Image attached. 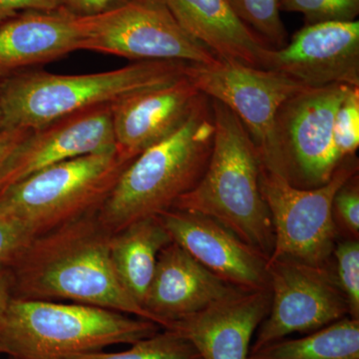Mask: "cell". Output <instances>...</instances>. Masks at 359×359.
I'll use <instances>...</instances> for the list:
<instances>
[{"label": "cell", "instance_id": "obj_5", "mask_svg": "<svg viewBox=\"0 0 359 359\" xmlns=\"http://www.w3.org/2000/svg\"><path fill=\"white\" fill-rule=\"evenodd\" d=\"M163 330L157 323L80 304L13 297L0 318V355L69 359L131 344Z\"/></svg>", "mask_w": 359, "mask_h": 359}, {"label": "cell", "instance_id": "obj_13", "mask_svg": "<svg viewBox=\"0 0 359 359\" xmlns=\"http://www.w3.org/2000/svg\"><path fill=\"white\" fill-rule=\"evenodd\" d=\"M116 149L111 104L30 130L0 171V191L45 168Z\"/></svg>", "mask_w": 359, "mask_h": 359}, {"label": "cell", "instance_id": "obj_10", "mask_svg": "<svg viewBox=\"0 0 359 359\" xmlns=\"http://www.w3.org/2000/svg\"><path fill=\"white\" fill-rule=\"evenodd\" d=\"M271 309L257 330L250 351L285 339L311 334L349 316L348 306L332 266H308L269 259Z\"/></svg>", "mask_w": 359, "mask_h": 359}, {"label": "cell", "instance_id": "obj_29", "mask_svg": "<svg viewBox=\"0 0 359 359\" xmlns=\"http://www.w3.org/2000/svg\"><path fill=\"white\" fill-rule=\"evenodd\" d=\"M62 0H0V26L27 11H54Z\"/></svg>", "mask_w": 359, "mask_h": 359}, {"label": "cell", "instance_id": "obj_22", "mask_svg": "<svg viewBox=\"0 0 359 359\" xmlns=\"http://www.w3.org/2000/svg\"><path fill=\"white\" fill-rule=\"evenodd\" d=\"M120 353L102 351L79 354L69 359H203L186 337L173 330H165L131 344Z\"/></svg>", "mask_w": 359, "mask_h": 359}, {"label": "cell", "instance_id": "obj_28", "mask_svg": "<svg viewBox=\"0 0 359 359\" xmlns=\"http://www.w3.org/2000/svg\"><path fill=\"white\" fill-rule=\"evenodd\" d=\"M29 231L0 212V269H11L33 240Z\"/></svg>", "mask_w": 359, "mask_h": 359}, {"label": "cell", "instance_id": "obj_12", "mask_svg": "<svg viewBox=\"0 0 359 359\" xmlns=\"http://www.w3.org/2000/svg\"><path fill=\"white\" fill-rule=\"evenodd\" d=\"M264 70L287 75L306 87H359V22L304 25L290 43L271 48Z\"/></svg>", "mask_w": 359, "mask_h": 359}, {"label": "cell", "instance_id": "obj_34", "mask_svg": "<svg viewBox=\"0 0 359 359\" xmlns=\"http://www.w3.org/2000/svg\"><path fill=\"white\" fill-rule=\"evenodd\" d=\"M7 359H14V358H7Z\"/></svg>", "mask_w": 359, "mask_h": 359}, {"label": "cell", "instance_id": "obj_7", "mask_svg": "<svg viewBox=\"0 0 359 359\" xmlns=\"http://www.w3.org/2000/svg\"><path fill=\"white\" fill-rule=\"evenodd\" d=\"M351 87H309L287 99L276 113L271 151L262 164L302 190L328 183L344 160L335 147L334 129Z\"/></svg>", "mask_w": 359, "mask_h": 359}, {"label": "cell", "instance_id": "obj_3", "mask_svg": "<svg viewBox=\"0 0 359 359\" xmlns=\"http://www.w3.org/2000/svg\"><path fill=\"white\" fill-rule=\"evenodd\" d=\"M211 103L215 132L209 163L199 183L173 209L217 219L269 259L275 235L259 190V151L237 116L218 101Z\"/></svg>", "mask_w": 359, "mask_h": 359}, {"label": "cell", "instance_id": "obj_33", "mask_svg": "<svg viewBox=\"0 0 359 359\" xmlns=\"http://www.w3.org/2000/svg\"><path fill=\"white\" fill-rule=\"evenodd\" d=\"M2 129V114L1 110H0V130Z\"/></svg>", "mask_w": 359, "mask_h": 359}, {"label": "cell", "instance_id": "obj_4", "mask_svg": "<svg viewBox=\"0 0 359 359\" xmlns=\"http://www.w3.org/2000/svg\"><path fill=\"white\" fill-rule=\"evenodd\" d=\"M189 65L137 61L119 69L78 75L23 71L0 80L2 129L40 128L65 116L164 86L186 76Z\"/></svg>", "mask_w": 359, "mask_h": 359}, {"label": "cell", "instance_id": "obj_1", "mask_svg": "<svg viewBox=\"0 0 359 359\" xmlns=\"http://www.w3.org/2000/svg\"><path fill=\"white\" fill-rule=\"evenodd\" d=\"M111 236L96 212L33 238L9 269L13 297L69 301L155 323L116 275Z\"/></svg>", "mask_w": 359, "mask_h": 359}, {"label": "cell", "instance_id": "obj_14", "mask_svg": "<svg viewBox=\"0 0 359 359\" xmlns=\"http://www.w3.org/2000/svg\"><path fill=\"white\" fill-rule=\"evenodd\" d=\"M159 218L175 243L226 282L245 290L269 289V257L217 219L180 209Z\"/></svg>", "mask_w": 359, "mask_h": 359}, {"label": "cell", "instance_id": "obj_30", "mask_svg": "<svg viewBox=\"0 0 359 359\" xmlns=\"http://www.w3.org/2000/svg\"><path fill=\"white\" fill-rule=\"evenodd\" d=\"M119 1L120 0H62L61 7L79 18H87L102 13Z\"/></svg>", "mask_w": 359, "mask_h": 359}, {"label": "cell", "instance_id": "obj_9", "mask_svg": "<svg viewBox=\"0 0 359 359\" xmlns=\"http://www.w3.org/2000/svg\"><path fill=\"white\" fill-rule=\"evenodd\" d=\"M81 18L82 50L190 65H211L219 58L182 27L164 0H120L102 13Z\"/></svg>", "mask_w": 359, "mask_h": 359}, {"label": "cell", "instance_id": "obj_21", "mask_svg": "<svg viewBox=\"0 0 359 359\" xmlns=\"http://www.w3.org/2000/svg\"><path fill=\"white\" fill-rule=\"evenodd\" d=\"M248 359H359V320L346 316L301 339L278 340Z\"/></svg>", "mask_w": 359, "mask_h": 359}, {"label": "cell", "instance_id": "obj_26", "mask_svg": "<svg viewBox=\"0 0 359 359\" xmlns=\"http://www.w3.org/2000/svg\"><path fill=\"white\" fill-rule=\"evenodd\" d=\"M334 144L342 159L359 147V87H351L340 103L334 121Z\"/></svg>", "mask_w": 359, "mask_h": 359}, {"label": "cell", "instance_id": "obj_24", "mask_svg": "<svg viewBox=\"0 0 359 359\" xmlns=\"http://www.w3.org/2000/svg\"><path fill=\"white\" fill-rule=\"evenodd\" d=\"M332 269L349 316L359 320V240L339 238L332 252Z\"/></svg>", "mask_w": 359, "mask_h": 359}, {"label": "cell", "instance_id": "obj_16", "mask_svg": "<svg viewBox=\"0 0 359 359\" xmlns=\"http://www.w3.org/2000/svg\"><path fill=\"white\" fill-rule=\"evenodd\" d=\"M173 242L161 250L143 308L161 327L241 292Z\"/></svg>", "mask_w": 359, "mask_h": 359}, {"label": "cell", "instance_id": "obj_25", "mask_svg": "<svg viewBox=\"0 0 359 359\" xmlns=\"http://www.w3.org/2000/svg\"><path fill=\"white\" fill-rule=\"evenodd\" d=\"M280 11L299 13L306 25L332 21H355L359 0H278Z\"/></svg>", "mask_w": 359, "mask_h": 359}, {"label": "cell", "instance_id": "obj_6", "mask_svg": "<svg viewBox=\"0 0 359 359\" xmlns=\"http://www.w3.org/2000/svg\"><path fill=\"white\" fill-rule=\"evenodd\" d=\"M131 162L113 149L45 168L0 191V212L39 237L98 212Z\"/></svg>", "mask_w": 359, "mask_h": 359}, {"label": "cell", "instance_id": "obj_15", "mask_svg": "<svg viewBox=\"0 0 359 359\" xmlns=\"http://www.w3.org/2000/svg\"><path fill=\"white\" fill-rule=\"evenodd\" d=\"M202 93L188 77L137 92L111 104L115 146L123 159L164 141L190 118Z\"/></svg>", "mask_w": 359, "mask_h": 359}, {"label": "cell", "instance_id": "obj_11", "mask_svg": "<svg viewBox=\"0 0 359 359\" xmlns=\"http://www.w3.org/2000/svg\"><path fill=\"white\" fill-rule=\"evenodd\" d=\"M186 75L201 93L237 116L256 144L261 161L271 151L278 109L290 97L309 88L276 71L221 57L211 65H189Z\"/></svg>", "mask_w": 359, "mask_h": 359}, {"label": "cell", "instance_id": "obj_23", "mask_svg": "<svg viewBox=\"0 0 359 359\" xmlns=\"http://www.w3.org/2000/svg\"><path fill=\"white\" fill-rule=\"evenodd\" d=\"M245 25L273 48L287 43V32L280 14L278 0H229Z\"/></svg>", "mask_w": 359, "mask_h": 359}, {"label": "cell", "instance_id": "obj_2", "mask_svg": "<svg viewBox=\"0 0 359 359\" xmlns=\"http://www.w3.org/2000/svg\"><path fill=\"white\" fill-rule=\"evenodd\" d=\"M214 132L211 99L202 94L176 133L144 151L125 168L97 212L104 228L113 235L134 222L173 209L204 175Z\"/></svg>", "mask_w": 359, "mask_h": 359}, {"label": "cell", "instance_id": "obj_31", "mask_svg": "<svg viewBox=\"0 0 359 359\" xmlns=\"http://www.w3.org/2000/svg\"><path fill=\"white\" fill-rule=\"evenodd\" d=\"M28 129H1L0 130V171L11 157L16 147L27 136Z\"/></svg>", "mask_w": 359, "mask_h": 359}, {"label": "cell", "instance_id": "obj_27", "mask_svg": "<svg viewBox=\"0 0 359 359\" xmlns=\"http://www.w3.org/2000/svg\"><path fill=\"white\" fill-rule=\"evenodd\" d=\"M332 218L340 238L359 240V175L347 179L334 194Z\"/></svg>", "mask_w": 359, "mask_h": 359}, {"label": "cell", "instance_id": "obj_20", "mask_svg": "<svg viewBox=\"0 0 359 359\" xmlns=\"http://www.w3.org/2000/svg\"><path fill=\"white\" fill-rule=\"evenodd\" d=\"M172 242L159 216L139 219L111 236L110 256L116 275L142 308L160 252Z\"/></svg>", "mask_w": 359, "mask_h": 359}, {"label": "cell", "instance_id": "obj_32", "mask_svg": "<svg viewBox=\"0 0 359 359\" xmlns=\"http://www.w3.org/2000/svg\"><path fill=\"white\" fill-rule=\"evenodd\" d=\"M13 297V278L8 269H0V318Z\"/></svg>", "mask_w": 359, "mask_h": 359}, {"label": "cell", "instance_id": "obj_8", "mask_svg": "<svg viewBox=\"0 0 359 359\" xmlns=\"http://www.w3.org/2000/svg\"><path fill=\"white\" fill-rule=\"evenodd\" d=\"M353 155L342 161L325 185L302 190L261 164L259 190L271 212L275 245L269 259L327 268L339 236L332 205L339 187L358 173Z\"/></svg>", "mask_w": 359, "mask_h": 359}, {"label": "cell", "instance_id": "obj_17", "mask_svg": "<svg viewBox=\"0 0 359 359\" xmlns=\"http://www.w3.org/2000/svg\"><path fill=\"white\" fill-rule=\"evenodd\" d=\"M271 302L269 289L241 290L167 330L186 337L203 359H248L252 335L268 316Z\"/></svg>", "mask_w": 359, "mask_h": 359}, {"label": "cell", "instance_id": "obj_19", "mask_svg": "<svg viewBox=\"0 0 359 359\" xmlns=\"http://www.w3.org/2000/svg\"><path fill=\"white\" fill-rule=\"evenodd\" d=\"M164 2L182 27L218 57L264 69L273 47L238 18L229 0Z\"/></svg>", "mask_w": 359, "mask_h": 359}, {"label": "cell", "instance_id": "obj_18", "mask_svg": "<svg viewBox=\"0 0 359 359\" xmlns=\"http://www.w3.org/2000/svg\"><path fill=\"white\" fill-rule=\"evenodd\" d=\"M82 18L65 8L23 11L0 26V80L82 50Z\"/></svg>", "mask_w": 359, "mask_h": 359}]
</instances>
